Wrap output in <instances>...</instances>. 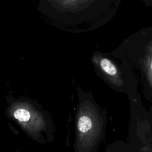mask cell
<instances>
[{
  "label": "cell",
  "instance_id": "obj_1",
  "mask_svg": "<svg viewBox=\"0 0 152 152\" xmlns=\"http://www.w3.org/2000/svg\"><path fill=\"white\" fill-rule=\"evenodd\" d=\"M106 126V110L90 98H81L75 113L74 152H99Z\"/></svg>",
  "mask_w": 152,
  "mask_h": 152
},
{
  "label": "cell",
  "instance_id": "obj_2",
  "mask_svg": "<svg viewBox=\"0 0 152 152\" xmlns=\"http://www.w3.org/2000/svg\"><path fill=\"white\" fill-rule=\"evenodd\" d=\"M5 114L34 141L46 144L53 141L55 125L51 114L41 106L27 100H16L8 106Z\"/></svg>",
  "mask_w": 152,
  "mask_h": 152
},
{
  "label": "cell",
  "instance_id": "obj_3",
  "mask_svg": "<svg viewBox=\"0 0 152 152\" xmlns=\"http://www.w3.org/2000/svg\"><path fill=\"white\" fill-rule=\"evenodd\" d=\"M146 71L148 83L152 88V41L148 47L146 57Z\"/></svg>",
  "mask_w": 152,
  "mask_h": 152
},
{
  "label": "cell",
  "instance_id": "obj_4",
  "mask_svg": "<svg viewBox=\"0 0 152 152\" xmlns=\"http://www.w3.org/2000/svg\"><path fill=\"white\" fill-rule=\"evenodd\" d=\"M100 66L102 69L109 75H114L117 72L116 66L113 63L111 62L110 61L107 59L104 58L102 59L100 61Z\"/></svg>",
  "mask_w": 152,
  "mask_h": 152
},
{
  "label": "cell",
  "instance_id": "obj_5",
  "mask_svg": "<svg viewBox=\"0 0 152 152\" xmlns=\"http://www.w3.org/2000/svg\"><path fill=\"white\" fill-rule=\"evenodd\" d=\"M105 152H126V146L122 142L114 141L106 146Z\"/></svg>",
  "mask_w": 152,
  "mask_h": 152
},
{
  "label": "cell",
  "instance_id": "obj_6",
  "mask_svg": "<svg viewBox=\"0 0 152 152\" xmlns=\"http://www.w3.org/2000/svg\"><path fill=\"white\" fill-rule=\"evenodd\" d=\"M15 152H21V151H20V150H15Z\"/></svg>",
  "mask_w": 152,
  "mask_h": 152
},
{
  "label": "cell",
  "instance_id": "obj_7",
  "mask_svg": "<svg viewBox=\"0 0 152 152\" xmlns=\"http://www.w3.org/2000/svg\"><path fill=\"white\" fill-rule=\"evenodd\" d=\"M138 152H139V151H138Z\"/></svg>",
  "mask_w": 152,
  "mask_h": 152
}]
</instances>
